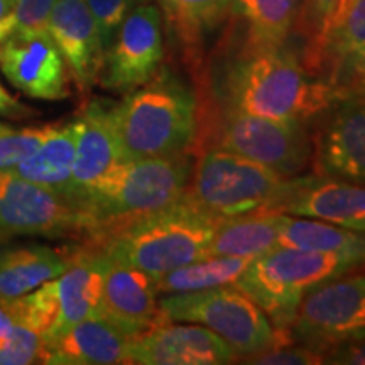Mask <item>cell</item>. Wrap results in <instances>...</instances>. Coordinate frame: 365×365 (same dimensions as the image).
<instances>
[{
  "label": "cell",
  "mask_w": 365,
  "mask_h": 365,
  "mask_svg": "<svg viewBox=\"0 0 365 365\" xmlns=\"http://www.w3.org/2000/svg\"><path fill=\"white\" fill-rule=\"evenodd\" d=\"M220 222L185 193L170 207L105 228L86 245L159 279L173 269L207 257Z\"/></svg>",
  "instance_id": "1"
},
{
  "label": "cell",
  "mask_w": 365,
  "mask_h": 365,
  "mask_svg": "<svg viewBox=\"0 0 365 365\" xmlns=\"http://www.w3.org/2000/svg\"><path fill=\"white\" fill-rule=\"evenodd\" d=\"M225 97L234 110L304 124L344 100L330 81L314 80L282 48L247 49L227 73Z\"/></svg>",
  "instance_id": "2"
},
{
  "label": "cell",
  "mask_w": 365,
  "mask_h": 365,
  "mask_svg": "<svg viewBox=\"0 0 365 365\" xmlns=\"http://www.w3.org/2000/svg\"><path fill=\"white\" fill-rule=\"evenodd\" d=\"M122 161L180 156L196 134V98L170 75L154 76L112 107Z\"/></svg>",
  "instance_id": "3"
},
{
  "label": "cell",
  "mask_w": 365,
  "mask_h": 365,
  "mask_svg": "<svg viewBox=\"0 0 365 365\" xmlns=\"http://www.w3.org/2000/svg\"><path fill=\"white\" fill-rule=\"evenodd\" d=\"M364 262L357 254L276 247L255 257L234 286L262 308L274 328L287 330L304 296Z\"/></svg>",
  "instance_id": "4"
},
{
  "label": "cell",
  "mask_w": 365,
  "mask_h": 365,
  "mask_svg": "<svg viewBox=\"0 0 365 365\" xmlns=\"http://www.w3.org/2000/svg\"><path fill=\"white\" fill-rule=\"evenodd\" d=\"M308 178H284L222 148L205 153L186 196L210 215L227 220L282 212Z\"/></svg>",
  "instance_id": "5"
},
{
  "label": "cell",
  "mask_w": 365,
  "mask_h": 365,
  "mask_svg": "<svg viewBox=\"0 0 365 365\" xmlns=\"http://www.w3.org/2000/svg\"><path fill=\"white\" fill-rule=\"evenodd\" d=\"M190 180L191 166L182 154L120 161L83 196L85 208L95 220L91 237L176 203Z\"/></svg>",
  "instance_id": "6"
},
{
  "label": "cell",
  "mask_w": 365,
  "mask_h": 365,
  "mask_svg": "<svg viewBox=\"0 0 365 365\" xmlns=\"http://www.w3.org/2000/svg\"><path fill=\"white\" fill-rule=\"evenodd\" d=\"M159 308L166 322L208 328L237 357L245 359L287 344L286 330L274 328L262 308L234 284L196 293L164 294Z\"/></svg>",
  "instance_id": "7"
},
{
  "label": "cell",
  "mask_w": 365,
  "mask_h": 365,
  "mask_svg": "<svg viewBox=\"0 0 365 365\" xmlns=\"http://www.w3.org/2000/svg\"><path fill=\"white\" fill-rule=\"evenodd\" d=\"M93 230V217L76 200L0 170V240L16 235L88 240Z\"/></svg>",
  "instance_id": "8"
},
{
  "label": "cell",
  "mask_w": 365,
  "mask_h": 365,
  "mask_svg": "<svg viewBox=\"0 0 365 365\" xmlns=\"http://www.w3.org/2000/svg\"><path fill=\"white\" fill-rule=\"evenodd\" d=\"M291 333L298 344L322 354L365 339V274L340 276L308 293L296 312Z\"/></svg>",
  "instance_id": "9"
},
{
  "label": "cell",
  "mask_w": 365,
  "mask_h": 365,
  "mask_svg": "<svg viewBox=\"0 0 365 365\" xmlns=\"http://www.w3.org/2000/svg\"><path fill=\"white\" fill-rule=\"evenodd\" d=\"M220 148L284 178L298 176L312 158L304 122L249 115L234 108L223 118Z\"/></svg>",
  "instance_id": "10"
},
{
  "label": "cell",
  "mask_w": 365,
  "mask_h": 365,
  "mask_svg": "<svg viewBox=\"0 0 365 365\" xmlns=\"http://www.w3.org/2000/svg\"><path fill=\"white\" fill-rule=\"evenodd\" d=\"M163 17L153 4L134 6L105 56L102 85L129 93L158 75L163 63Z\"/></svg>",
  "instance_id": "11"
},
{
  "label": "cell",
  "mask_w": 365,
  "mask_h": 365,
  "mask_svg": "<svg viewBox=\"0 0 365 365\" xmlns=\"http://www.w3.org/2000/svg\"><path fill=\"white\" fill-rule=\"evenodd\" d=\"M0 68L7 80L39 100L70 97V73L49 33H14L0 43Z\"/></svg>",
  "instance_id": "12"
},
{
  "label": "cell",
  "mask_w": 365,
  "mask_h": 365,
  "mask_svg": "<svg viewBox=\"0 0 365 365\" xmlns=\"http://www.w3.org/2000/svg\"><path fill=\"white\" fill-rule=\"evenodd\" d=\"M235 359L220 336L196 323H163L129 346V364L139 365H223Z\"/></svg>",
  "instance_id": "13"
},
{
  "label": "cell",
  "mask_w": 365,
  "mask_h": 365,
  "mask_svg": "<svg viewBox=\"0 0 365 365\" xmlns=\"http://www.w3.org/2000/svg\"><path fill=\"white\" fill-rule=\"evenodd\" d=\"M48 33L78 90L88 91L98 83L107 53L85 0H56L49 16Z\"/></svg>",
  "instance_id": "14"
},
{
  "label": "cell",
  "mask_w": 365,
  "mask_h": 365,
  "mask_svg": "<svg viewBox=\"0 0 365 365\" xmlns=\"http://www.w3.org/2000/svg\"><path fill=\"white\" fill-rule=\"evenodd\" d=\"M100 314L110 319L132 340L168 323L159 308L156 279L107 255Z\"/></svg>",
  "instance_id": "15"
},
{
  "label": "cell",
  "mask_w": 365,
  "mask_h": 365,
  "mask_svg": "<svg viewBox=\"0 0 365 365\" xmlns=\"http://www.w3.org/2000/svg\"><path fill=\"white\" fill-rule=\"evenodd\" d=\"M318 164L327 176L365 186V91L339 102L319 135Z\"/></svg>",
  "instance_id": "16"
},
{
  "label": "cell",
  "mask_w": 365,
  "mask_h": 365,
  "mask_svg": "<svg viewBox=\"0 0 365 365\" xmlns=\"http://www.w3.org/2000/svg\"><path fill=\"white\" fill-rule=\"evenodd\" d=\"M112 107L113 105L102 100H93L76 118L78 130L71 175V198L81 205L86 191L122 161L113 129Z\"/></svg>",
  "instance_id": "17"
},
{
  "label": "cell",
  "mask_w": 365,
  "mask_h": 365,
  "mask_svg": "<svg viewBox=\"0 0 365 365\" xmlns=\"http://www.w3.org/2000/svg\"><path fill=\"white\" fill-rule=\"evenodd\" d=\"M105 276V255L85 245L75 249L70 266L61 276L53 279L58 318L51 335L46 341L61 335L68 328L97 317L102 312V293Z\"/></svg>",
  "instance_id": "18"
},
{
  "label": "cell",
  "mask_w": 365,
  "mask_h": 365,
  "mask_svg": "<svg viewBox=\"0 0 365 365\" xmlns=\"http://www.w3.org/2000/svg\"><path fill=\"white\" fill-rule=\"evenodd\" d=\"M132 339L102 314L86 318L46 341L44 364L115 365L129 364Z\"/></svg>",
  "instance_id": "19"
},
{
  "label": "cell",
  "mask_w": 365,
  "mask_h": 365,
  "mask_svg": "<svg viewBox=\"0 0 365 365\" xmlns=\"http://www.w3.org/2000/svg\"><path fill=\"white\" fill-rule=\"evenodd\" d=\"M282 213L365 232V186L335 178L317 180L309 176L284 205Z\"/></svg>",
  "instance_id": "20"
},
{
  "label": "cell",
  "mask_w": 365,
  "mask_h": 365,
  "mask_svg": "<svg viewBox=\"0 0 365 365\" xmlns=\"http://www.w3.org/2000/svg\"><path fill=\"white\" fill-rule=\"evenodd\" d=\"M76 130H78L76 120L65 125H49L38 148L29 156L22 158L19 163L14 164L11 171L22 180L71 198Z\"/></svg>",
  "instance_id": "21"
},
{
  "label": "cell",
  "mask_w": 365,
  "mask_h": 365,
  "mask_svg": "<svg viewBox=\"0 0 365 365\" xmlns=\"http://www.w3.org/2000/svg\"><path fill=\"white\" fill-rule=\"evenodd\" d=\"M73 252L44 245L0 250V298H17L56 279L70 266Z\"/></svg>",
  "instance_id": "22"
},
{
  "label": "cell",
  "mask_w": 365,
  "mask_h": 365,
  "mask_svg": "<svg viewBox=\"0 0 365 365\" xmlns=\"http://www.w3.org/2000/svg\"><path fill=\"white\" fill-rule=\"evenodd\" d=\"M327 51L333 59L328 80L341 97L365 91V0H352L344 19L331 34ZM325 51V53H327Z\"/></svg>",
  "instance_id": "23"
},
{
  "label": "cell",
  "mask_w": 365,
  "mask_h": 365,
  "mask_svg": "<svg viewBox=\"0 0 365 365\" xmlns=\"http://www.w3.org/2000/svg\"><path fill=\"white\" fill-rule=\"evenodd\" d=\"M303 0H225V12L247 27V49H281L298 22Z\"/></svg>",
  "instance_id": "24"
},
{
  "label": "cell",
  "mask_w": 365,
  "mask_h": 365,
  "mask_svg": "<svg viewBox=\"0 0 365 365\" xmlns=\"http://www.w3.org/2000/svg\"><path fill=\"white\" fill-rule=\"evenodd\" d=\"M287 213L264 212L218 223L207 255L255 259L277 247Z\"/></svg>",
  "instance_id": "25"
},
{
  "label": "cell",
  "mask_w": 365,
  "mask_h": 365,
  "mask_svg": "<svg viewBox=\"0 0 365 365\" xmlns=\"http://www.w3.org/2000/svg\"><path fill=\"white\" fill-rule=\"evenodd\" d=\"M254 259L207 255L156 279L158 294H181L235 284Z\"/></svg>",
  "instance_id": "26"
},
{
  "label": "cell",
  "mask_w": 365,
  "mask_h": 365,
  "mask_svg": "<svg viewBox=\"0 0 365 365\" xmlns=\"http://www.w3.org/2000/svg\"><path fill=\"white\" fill-rule=\"evenodd\" d=\"M277 247L345 252L365 257V232L350 230L317 218L287 215Z\"/></svg>",
  "instance_id": "27"
},
{
  "label": "cell",
  "mask_w": 365,
  "mask_h": 365,
  "mask_svg": "<svg viewBox=\"0 0 365 365\" xmlns=\"http://www.w3.org/2000/svg\"><path fill=\"white\" fill-rule=\"evenodd\" d=\"M159 6L178 39L191 51L225 14V0H159Z\"/></svg>",
  "instance_id": "28"
},
{
  "label": "cell",
  "mask_w": 365,
  "mask_h": 365,
  "mask_svg": "<svg viewBox=\"0 0 365 365\" xmlns=\"http://www.w3.org/2000/svg\"><path fill=\"white\" fill-rule=\"evenodd\" d=\"M46 339L39 331L17 325L9 339L0 345V365L44 364Z\"/></svg>",
  "instance_id": "29"
},
{
  "label": "cell",
  "mask_w": 365,
  "mask_h": 365,
  "mask_svg": "<svg viewBox=\"0 0 365 365\" xmlns=\"http://www.w3.org/2000/svg\"><path fill=\"white\" fill-rule=\"evenodd\" d=\"M48 127L16 129L0 122V170H11L22 158L29 156L41 144Z\"/></svg>",
  "instance_id": "30"
},
{
  "label": "cell",
  "mask_w": 365,
  "mask_h": 365,
  "mask_svg": "<svg viewBox=\"0 0 365 365\" xmlns=\"http://www.w3.org/2000/svg\"><path fill=\"white\" fill-rule=\"evenodd\" d=\"M352 0H308L314 27L313 54L322 59L330 43L331 34L344 19Z\"/></svg>",
  "instance_id": "31"
},
{
  "label": "cell",
  "mask_w": 365,
  "mask_h": 365,
  "mask_svg": "<svg viewBox=\"0 0 365 365\" xmlns=\"http://www.w3.org/2000/svg\"><path fill=\"white\" fill-rule=\"evenodd\" d=\"M85 2L98 27L100 39H102L103 49L107 53L115 39L117 31L120 29L122 22L125 21L127 14L134 6L130 0H85Z\"/></svg>",
  "instance_id": "32"
},
{
  "label": "cell",
  "mask_w": 365,
  "mask_h": 365,
  "mask_svg": "<svg viewBox=\"0 0 365 365\" xmlns=\"http://www.w3.org/2000/svg\"><path fill=\"white\" fill-rule=\"evenodd\" d=\"M245 364L257 365H318L325 364V354L307 345H281L245 357Z\"/></svg>",
  "instance_id": "33"
},
{
  "label": "cell",
  "mask_w": 365,
  "mask_h": 365,
  "mask_svg": "<svg viewBox=\"0 0 365 365\" xmlns=\"http://www.w3.org/2000/svg\"><path fill=\"white\" fill-rule=\"evenodd\" d=\"M56 0H16V33H48V22Z\"/></svg>",
  "instance_id": "34"
},
{
  "label": "cell",
  "mask_w": 365,
  "mask_h": 365,
  "mask_svg": "<svg viewBox=\"0 0 365 365\" xmlns=\"http://www.w3.org/2000/svg\"><path fill=\"white\" fill-rule=\"evenodd\" d=\"M325 364L365 365V339L346 341L325 354Z\"/></svg>",
  "instance_id": "35"
},
{
  "label": "cell",
  "mask_w": 365,
  "mask_h": 365,
  "mask_svg": "<svg viewBox=\"0 0 365 365\" xmlns=\"http://www.w3.org/2000/svg\"><path fill=\"white\" fill-rule=\"evenodd\" d=\"M21 323V303L17 298H0V345Z\"/></svg>",
  "instance_id": "36"
},
{
  "label": "cell",
  "mask_w": 365,
  "mask_h": 365,
  "mask_svg": "<svg viewBox=\"0 0 365 365\" xmlns=\"http://www.w3.org/2000/svg\"><path fill=\"white\" fill-rule=\"evenodd\" d=\"M0 113L7 117H29L33 110L17 102L14 97H11V95L2 88V85H0Z\"/></svg>",
  "instance_id": "37"
},
{
  "label": "cell",
  "mask_w": 365,
  "mask_h": 365,
  "mask_svg": "<svg viewBox=\"0 0 365 365\" xmlns=\"http://www.w3.org/2000/svg\"><path fill=\"white\" fill-rule=\"evenodd\" d=\"M16 31V14L14 4L9 0H0V43L7 39Z\"/></svg>",
  "instance_id": "38"
},
{
  "label": "cell",
  "mask_w": 365,
  "mask_h": 365,
  "mask_svg": "<svg viewBox=\"0 0 365 365\" xmlns=\"http://www.w3.org/2000/svg\"><path fill=\"white\" fill-rule=\"evenodd\" d=\"M132 6H143V4H150V0H130Z\"/></svg>",
  "instance_id": "39"
},
{
  "label": "cell",
  "mask_w": 365,
  "mask_h": 365,
  "mask_svg": "<svg viewBox=\"0 0 365 365\" xmlns=\"http://www.w3.org/2000/svg\"><path fill=\"white\" fill-rule=\"evenodd\" d=\"M9 2H11V4H16V0H9Z\"/></svg>",
  "instance_id": "40"
},
{
  "label": "cell",
  "mask_w": 365,
  "mask_h": 365,
  "mask_svg": "<svg viewBox=\"0 0 365 365\" xmlns=\"http://www.w3.org/2000/svg\"><path fill=\"white\" fill-rule=\"evenodd\" d=\"M350 4H352V2H350Z\"/></svg>",
  "instance_id": "41"
}]
</instances>
